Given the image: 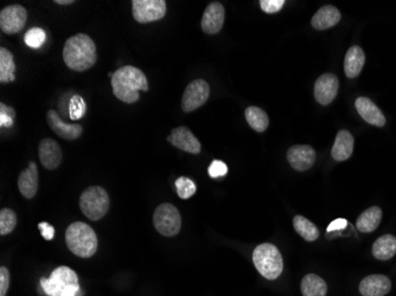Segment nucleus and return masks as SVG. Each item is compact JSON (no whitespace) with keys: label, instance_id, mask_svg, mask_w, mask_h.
<instances>
[{"label":"nucleus","instance_id":"1","mask_svg":"<svg viewBox=\"0 0 396 296\" xmlns=\"http://www.w3.org/2000/svg\"><path fill=\"white\" fill-rule=\"evenodd\" d=\"M113 94L125 103H134L140 98V91H148V78L144 73L132 66L118 69L111 78Z\"/></svg>","mask_w":396,"mask_h":296},{"label":"nucleus","instance_id":"2","mask_svg":"<svg viewBox=\"0 0 396 296\" xmlns=\"http://www.w3.org/2000/svg\"><path fill=\"white\" fill-rule=\"evenodd\" d=\"M63 59L66 66L74 71H86L97 63V45L85 34L70 37L63 47Z\"/></svg>","mask_w":396,"mask_h":296},{"label":"nucleus","instance_id":"3","mask_svg":"<svg viewBox=\"0 0 396 296\" xmlns=\"http://www.w3.org/2000/svg\"><path fill=\"white\" fill-rule=\"evenodd\" d=\"M66 243L70 251L78 258H90L97 253V234L86 223L70 224L66 231Z\"/></svg>","mask_w":396,"mask_h":296},{"label":"nucleus","instance_id":"4","mask_svg":"<svg viewBox=\"0 0 396 296\" xmlns=\"http://www.w3.org/2000/svg\"><path fill=\"white\" fill-rule=\"evenodd\" d=\"M41 286L49 296H75L81 290L78 274L69 267H59L51 273L49 279L43 277Z\"/></svg>","mask_w":396,"mask_h":296},{"label":"nucleus","instance_id":"5","mask_svg":"<svg viewBox=\"0 0 396 296\" xmlns=\"http://www.w3.org/2000/svg\"><path fill=\"white\" fill-rule=\"evenodd\" d=\"M253 262L257 272L267 280H276L283 273L284 261L276 246L264 243L257 246L253 253Z\"/></svg>","mask_w":396,"mask_h":296},{"label":"nucleus","instance_id":"6","mask_svg":"<svg viewBox=\"0 0 396 296\" xmlns=\"http://www.w3.org/2000/svg\"><path fill=\"white\" fill-rule=\"evenodd\" d=\"M80 207L90 221H99L108 212V193L101 186L88 187L80 197Z\"/></svg>","mask_w":396,"mask_h":296},{"label":"nucleus","instance_id":"7","mask_svg":"<svg viewBox=\"0 0 396 296\" xmlns=\"http://www.w3.org/2000/svg\"><path fill=\"white\" fill-rule=\"evenodd\" d=\"M153 224H155V230L158 231L160 235L167 236V237H172L178 234L182 226V219L181 214L177 210V207H174L172 204L164 203L160 204L157 207L153 214Z\"/></svg>","mask_w":396,"mask_h":296},{"label":"nucleus","instance_id":"8","mask_svg":"<svg viewBox=\"0 0 396 296\" xmlns=\"http://www.w3.org/2000/svg\"><path fill=\"white\" fill-rule=\"evenodd\" d=\"M132 13L138 23H152L167 15L165 0H133Z\"/></svg>","mask_w":396,"mask_h":296},{"label":"nucleus","instance_id":"9","mask_svg":"<svg viewBox=\"0 0 396 296\" xmlns=\"http://www.w3.org/2000/svg\"><path fill=\"white\" fill-rule=\"evenodd\" d=\"M210 95V87L204 80H195L185 88L183 94L182 108L185 113H190L202 107Z\"/></svg>","mask_w":396,"mask_h":296},{"label":"nucleus","instance_id":"10","mask_svg":"<svg viewBox=\"0 0 396 296\" xmlns=\"http://www.w3.org/2000/svg\"><path fill=\"white\" fill-rule=\"evenodd\" d=\"M27 12L22 5H10L0 12V28L8 35L22 31L27 24Z\"/></svg>","mask_w":396,"mask_h":296},{"label":"nucleus","instance_id":"11","mask_svg":"<svg viewBox=\"0 0 396 296\" xmlns=\"http://www.w3.org/2000/svg\"><path fill=\"white\" fill-rule=\"evenodd\" d=\"M338 88L339 82L336 75H322L315 83L316 101L322 105H330L337 96Z\"/></svg>","mask_w":396,"mask_h":296},{"label":"nucleus","instance_id":"12","mask_svg":"<svg viewBox=\"0 0 396 296\" xmlns=\"http://www.w3.org/2000/svg\"><path fill=\"white\" fill-rule=\"evenodd\" d=\"M48 125L51 131L64 140H76L81 137L83 128L81 125H69L61 119L59 113L55 110H50L47 114Z\"/></svg>","mask_w":396,"mask_h":296},{"label":"nucleus","instance_id":"13","mask_svg":"<svg viewBox=\"0 0 396 296\" xmlns=\"http://www.w3.org/2000/svg\"><path fill=\"white\" fill-rule=\"evenodd\" d=\"M288 160L292 168L297 171H307L312 168L316 161V152L313 148L307 145L292 146L288 152Z\"/></svg>","mask_w":396,"mask_h":296},{"label":"nucleus","instance_id":"14","mask_svg":"<svg viewBox=\"0 0 396 296\" xmlns=\"http://www.w3.org/2000/svg\"><path fill=\"white\" fill-rule=\"evenodd\" d=\"M167 140L172 146L182 149L184 152L191 153V154L201 153V142L187 127H177V128L172 129L171 134L167 138Z\"/></svg>","mask_w":396,"mask_h":296},{"label":"nucleus","instance_id":"15","mask_svg":"<svg viewBox=\"0 0 396 296\" xmlns=\"http://www.w3.org/2000/svg\"><path fill=\"white\" fill-rule=\"evenodd\" d=\"M38 154L41 164L47 170H56L62 163V151L59 145L49 138L41 141Z\"/></svg>","mask_w":396,"mask_h":296},{"label":"nucleus","instance_id":"16","mask_svg":"<svg viewBox=\"0 0 396 296\" xmlns=\"http://www.w3.org/2000/svg\"><path fill=\"white\" fill-rule=\"evenodd\" d=\"M225 12L223 5L214 1L206 8L203 13L202 30L208 35H215L221 31L225 23Z\"/></svg>","mask_w":396,"mask_h":296},{"label":"nucleus","instance_id":"17","mask_svg":"<svg viewBox=\"0 0 396 296\" xmlns=\"http://www.w3.org/2000/svg\"><path fill=\"white\" fill-rule=\"evenodd\" d=\"M390 289L392 282L385 275H370L365 277L360 283L362 296H385Z\"/></svg>","mask_w":396,"mask_h":296},{"label":"nucleus","instance_id":"18","mask_svg":"<svg viewBox=\"0 0 396 296\" xmlns=\"http://www.w3.org/2000/svg\"><path fill=\"white\" fill-rule=\"evenodd\" d=\"M355 105L362 119L370 125L376 127H383L386 125L385 115L370 98H358Z\"/></svg>","mask_w":396,"mask_h":296},{"label":"nucleus","instance_id":"19","mask_svg":"<svg viewBox=\"0 0 396 296\" xmlns=\"http://www.w3.org/2000/svg\"><path fill=\"white\" fill-rule=\"evenodd\" d=\"M18 188H20V193L27 199L34 198L37 193L38 170H37V165L34 161H31L27 168L20 173V178H18Z\"/></svg>","mask_w":396,"mask_h":296},{"label":"nucleus","instance_id":"20","mask_svg":"<svg viewBox=\"0 0 396 296\" xmlns=\"http://www.w3.org/2000/svg\"><path fill=\"white\" fill-rule=\"evenodd\" d=\"M353 151V137L349 131H339L334 140L331 156L336 161H344L349 159Z\"/></svg>","mask_w":396,"mask_h":296},{"label":"nucleus","instance_id":"21","mask_svg":"<svg viewBox=\"0 0 396 296\" xmlns=\"http://www.w3.org/2000/svg\"><path fill=\"white\" fill-rule=\"evenodd\" d=\"M341 20V12L334 6H323L320 10L317 11L311 24L313 28L317 30H327V29L332 28L336 24L339 23Z\"/></svg>","mask_w":396,"mask_h":296},{"label":"nucleus","instance_id":"22","mask_svg":"<svg viewBox=\"0 0 396 296\" xmlns=\"http://www.w3.org/2000/svg\"><path fill=\"white\" fill-rule=\"evenodd\" d=\"M365 63V52L361 47L353 45L346 52L344 59V71L349 78L358 77L361 74L362 69Z\"/></svg>","mask_w":396,"mask_h":296},{"label":"nucleus","instance_id":"23","mask_svg":"<svg viewBox=\"0 0 396 296\" xmlns=\"http://www.w3.org/2000/svg\"><path fill=\"white\" fill-rule=\"evenodd\" d=\"M374 258L380 261H387L396 255V237L393 235H383L377 238L373 246Z\"/></svg>","mask_w":396,"mask_h":296},{"label":"nucleus","instance_id":"24","mask_svg":"<svg viewBox=\"0 0 396 296\" xmlns=\"http://www.w3.org/2000/svg\"><path fill=\"white\" fill-rule=\"evenodd\" d=\"M382 219V210L379 207H372L362 212L356 222V228L361 232H373L380 225Z\"/></svg>","mask_w":396,"mask_h":296},{"label":"nucleus","instance_id":"25","mask_svg":"<svg viewBox=\"0 0 396 296\" xmlns=\"http://www.w3.org/2000/svg\"><path fill=\"white\" fill-rule=\"evenodd\" d=\"M300 289L303 296H327V285L318 275L307 274L302 280Z\"/></svg>","mask_w":396,"mask_h":296},{"label":"nucleus","instance_id":"26","mask_svg":"<svg viewBox=\"0 0 396 296\" xmlns=\"http://www.w3.org/2000/svg\"><path fill=\"white\" fill-rule=\"evenodd\" d=\"M16 80V64L11 51L0 49V82H13Z\"/></svg>","mask_w":396,"mask_h":296},{"label":"nucleus","instance_id":"27","mask_svg":"<svg viewBox=\"0 0 396 296\" xmlns=\"http://www.w3.org/2000/svg\"><path fill=\"white\" fill-rule=\"evenodd\" d=\"M246 120L255 132L262 133L269 125V119L264 110L259 107H248L245 112Z\"/></svg>","mask_w":396,"mask_h":296},{"label":"nucleus","instance_id":"28","mask_svg":"<svg viewBox=\"0 0 396 296\" xmlns=\"http://www.w3.org/2000/svg\"><path fill=\"white\" fill-rule=\"evenodd\" d=\"M295 229L307 242H313L319 237L318 228L303 216H295L293 219Z\"/></svg>","mask_w":396,"mask_h":296},{"label":"nucleus","instance_id":"29","mask_svg":"<svg viewBox=\"0 0 396 296\" xmlns=\"http://www.w3.org/2000/svg\"><path fill=\"white\" fill-rule=\"evenodd\" d=\"M17 225V214L11 209H3L0 211V235L11 234Z\"/></svg>","mask_w":396,"mask_h":296},{"label":"nucleus","instance_id":"30","mask_svg":"<svg viewBox=\"0 0 396 296\" xmlns=\"http://www.w3.org/2000/svg\"><path fill=\"white\" fill-rule=\"evenodd\" d=\"M24 40L27 47L31 49H39L47 40V34L43 29L32 28L24 36Z\"/></svg>","mask_w":396,"mask_h":296},{"label":"nucleus","instance_id":"31","mask_svg":"<svg viewBox=\"0 0 396 296\" xmlns=\"http://www.w3.org/2000/svg\"><path fill=\"white\" fill-rule=\"evenodd\" d=\"M176 187H177V195L179 198L189 199L196 193V184L187 177H181L176 180Z\"/></svg>","mask_w":396,"mask_h":296},{"label":"nucleus","instance_id":"32","mask_svg":"<svg viewBox=\"0 0 396 296\" xmlns=\"http://www.w3.org/2000/svg\"><path fill=\"white\" fill-rule=\"evenodd\" d=\"M86 102L85 100L78 96V95H74L71 100H70L69 103V117L71 120H78L81 117H85L86 114Z\"/></svg>","mask_w":396,"mask_h":296},{"label":"nucleus","instance_id":"33","mask_svg":"<svg viewBox=\"0 0 396 296\" xmlns=\"http://www.w3.org/2000/svg\"><path fill=\"white\" fill-rule=\"evenodd\" d=\"M16 117V112L12 107H8L4 103H0V126L1 127H11Z\"/></svg>","mask_w":396,"mask_h":296},{"label":"nucleus","instance_id":"34","mask_svg":"<svg viewBox=\"0 0 396 296\" xmlns=\"http://www.w3.org/2000/svg\"><path fill=\"white\" fill-rule=\"evenodd\" d=\"M208 172L211 178H220V177H225L228 173V166L221 160H214L210 164Z\"/></svg>","mask_w":396,"mask_h":296},{"label":"nucleus","instance_id":"35","mask_svg":"<svg viewBox=\"0 0 396 296\" xmlns=\"http://www.w3.org/2000/svg\"><path fill=\"white\" fill-rule=\"evenodd\" d=\"M284 0H261L260 6L262 11L266 13H276L284 8Z\"/></svg>","mask_w":396,"mask_h":296},{"label":"nucleus","instance_id":"36","mask_svg":"<svg viewBox=\"0 0 396 296\" xmlns=\"http://www.w3.org/2000/svg\"><path fill=\"white\" fill-rule=\"evenodd\" d=\"M10 286V273L5 267L0 268V296L6 295Z\"/></svg>","mask_w":396,"mask_h":296},{"label":"nucleus","instance_id":"37","mask_svg":"<svg viewBox=\"0 0 396 296\" xmlns=\"http://www.w3.org/2000/svg\"><path fill=\"white\" fill-rule=\"evenodd\" d=\"M38 229L41 230V234L45 238L47 241H52L55 237V229L54 226L50 225L49 223L43 222L39 223Z\"/></svg>","mask_w":396,"mask_h":296},{"label":"nucleus","instance_id":"38","mask_svg":"<svg viewBox=\"0 0 396 296\" xmlns=\"http://www.w3.org/2000/svg\"><path fill=\"white\" fill-rule=\"evenodd\" d=\"M346 225H348V222L346 219H334V222L331 223L330 225L327 226V232H334V231L343 230L346 229Z\"/></svg>","mask_w":396,"mask_h":296},{"label":"nucleus","instance_id":"39","mask_svg":"<svg viewBox=\"0 0 396 296\" xmlns=\"http://www.w3.org/2000/svg\"><path fill=\"white\" fill-rule=\"evenodd\" d=\"M55 3L59 5H69L74 4V0H56Z\"/></svg>","mask_w":396,"mask_h":296},{"label":"nucleus","instance_id":"40","mask_svg":"<svg viewBox=\"0 0 396 296\" xmlns=\"http://www.w3.org/2000/svg\"><path fill=\"white\" fill-rule=\"evenodd\" d=\"M83 295V294H82V290H80V292L78 293V295H75V296H82Z\"/></svg>","mask_w":396,"mask_h":296}]
</instances>
